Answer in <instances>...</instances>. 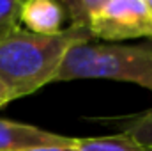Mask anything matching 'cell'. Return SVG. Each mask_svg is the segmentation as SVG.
<instances>
[{"label":"cell","mask_w":152,"mask_h":151,"mask_svg":"<svg viewBox=\"0 0 152 151\" xmlns=\"http://www.w3.org/2000/svg\"><path fill=\"white\" fill-rule=\"evenodd\" d=\"M9 101H12V98H11V94H9V91L0 84V109L4 107V105H7Z\"/></svg>","instance_id":"obj_11"},{"label":"cell","mask_w":152,"mask_h":151,"mask_svg":"<svg viewBox=\"0 0 152 151\" xmlns=\"http://www.w3.org/2000/svg\"><path fill=\"white\" fill-rule=\"evenodd\" d=\"M101 0H64L60 2L69 20V29H83L88 30L90 20L97 9Z\"/></svg>","instance_id":"obj_7"},{"label":"cell","mask_w":152,"mask_h":151,"mask_svg":"<svg viewBox=\"0 0 152 151\" xmlns=\"http://www.w3.org/2000/svg\"><path fill=\"white\" fill-rule=\"evenodd\" d=\"M110 78L136 84L152 93V41L140 44L81 43L73 46L53 82Z\"/></svg>","instance_id":"obj_2"},{"label":"cell","mask_w":152,"mask_h":151,"mask_svg":"<svg viewBox=\"0 0 152 151\" xmlns=\"http://www.w3.org/2000/svg\"><path fill=\"white\" fill-rule=\"evenodd\" d=\"M76 151H147L145 146L136 142L129 133L122 132L108 137H88L75 139Z\"/></svg>","instance_id":"obj_6"},{"label":"cell","mask_w":152,"mask_h":151,"mask_svg":"<svg viewBox=\"0 0 152 151\" xmlns=\"http://www.w3.org/2000/svg\"><path fill=\"white\" fill-rule=\"evenodd\" d=\"M75 139L41 130L37 126L0 119V151H28L36 148L66 146Z\"/></svg>","instance_id":"obj_4"},{"label":"cell","mask_w":152,"mask_h":151,"mask_svg":"<svg viewBox=\"0 0 152 151\" xmlns=\"http://www.w3.org/2000/svg\"><path fill=\"white\" fill-rule=\"evenodd\" d=\"M124 132L129 133L142 146L152 148V109L145 110V112L140 114V115H136L127 124V128Z\"/></svg>","instance_id":"obj_9"},{"label":"cell","mask_w":152,"mask_h":151,"mask_svg":"<svg viewBox=\"0 0 152 151\" xmlns=\"http://www.w3.org/2000/svg\"><path fill=\"white\" fill-rule=\"evenodd\" d=\"M21 5L20 0H0V43L20 30Z\"/></svg>","instance_id":"obj_8"},{"label":"cell","mask_w":152,"mask_h":151,"mask_svg":"<svg viewBox=\"0 0 152 151\" xmlns=\"http://www.w3.org/2000/svg\"><path fill=\"white\" fill-rule=\"evenodd\" d=\"M147 151H152V148H147Z\"/></svg>","instance_id":"obj_13"},{"label":"cell","mask_w":152,"mask_h":151,"mask_svg":"<svg viewBox=\"0 0 152 151\" xmlns=\"http://www.w3.org/2000/svg\"><path fill=\"white\" fill-rule=\"evenodd\" d=\"M66 20V13L60 2L51 0H28L21 5V23L28 32L41 36L60 34Z\"/></svg>","instance_id":"obj_5"},{"label":"cell","mask_w":152,"mask_h":151,"mask_svg":"<svg viewBox=\"0 0 152 151\" xmlns=\"http://www.w3.org/2000/svg\"><path fill=\"white\" fill-rule=\"evenodd\" d=\"M92 39L118 43L152 38V16L145 0H101L88 25Z\"/></svg>","instance_id":"obj_3"},{"label":"cell","mask_w":152,"mask_h":151,"mask_svg":"<svg viewBox=\"0 0 152 151\" xmlns=\"http://www.w3.org/2000/svg\"><path fill=\"white\" fill-rule=\"evenodd\" d=\"M94 41L88 30L66 29L55 36H41L20 29L0 43V84L12 100L28 96L53 84L66 53L81 43Z\"/></svg>","instance_id":"obj_1"},{"label":"cell","mask_w":152,"mask_h":151,"mask_svg":"<svg viewBox=\"0 0 152 151\" xmlns=\"http://www.w3.org/2000/svg\"><path fill=\"white\" fill-rule=\"evenodd\" d=\"M147 2V7H149V13H151V16H152V0H145Z\"/></svg>","instance_id":"obj_12"},{"label":"cell","mask_w":152,"mask_h":151,"mask_svg":"<svg viewBox=\"0 0 152 151\" xmlns=\"http://www.w3.org/2000/svg\"><path fill=\"white\" fill-rule=\"evenodd\" d=\"M28 151H76L75 141L71 144H66V146H50V148H36V150H28Z\"/></svg>","instance_id":"obj_10"}]
</instances>
